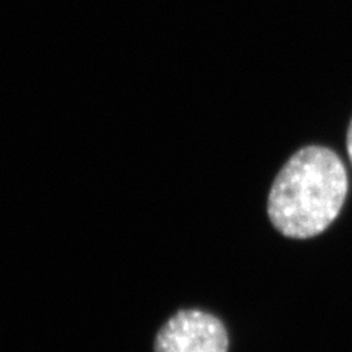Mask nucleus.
Returning a JSON list of instances; mask_svg holds the SVG:
<instances>
[{"label":"nucleus","instance_id":"obj_2","mask_svg":"<svg viewBox=\"0 0 352 352\" xmlns=\"http://www.w3.org/2000/svg\"><path fill=\"white\" fill-rule=\"evenodd\" d=\"M228 348L223 323L200 310L175 314L156 338V352H228Z\"/></svg>","mask_w":352,"mask_h":352},{"label":"nucleus","instance_id":"obj_1","mask_svg":"<svg viewBox=\"0 0 352 352\" xmlns=\"http://www.w3.org/2000/svg\"><path fill=\"white\" fill-rule=\"evenodd\" d=\"M348 192V175L326 147H304L286 162L269 194L273 226L288 238L305 239L324 232L338 217Z\"/></svg>","mask_w":352,"mask_h":352},{"label":"nucleus","instance_id":"obj_3","mask_svg":"<svg viewBox=\"0 0 352 352\" xmlns=\"http://www.w3.org/2000/svg\"><path fill=\"white\" fill-rule=\"evenodd\" d=\"M346 148H348V156L349 160L352 163V120L349 124V129H348V137H346Z\"/></svg>","mask_w":352,"mask_h":352}]
</instances>
